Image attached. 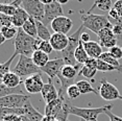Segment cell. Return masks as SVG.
<instances>
[{"instance_id":"3","label":"cell","mask_w":122,"mask_h":121,"mask_svg":"<svg viewBox=\"0 0 122 121\" xmlns=\"http://www.w3.org/2000/svg\"><path fill=\"white\" fill-rule=\"evenodd\" d=\"M85 27L82 26V24L80 25L75 32H73L70 37H69V44L68 46L66 47L65 50H63L61 52L62 54V59L64 60L66 65H71V66H77L80 64H77L75 56H74V53H75L76 48L78 47L79 43H80V35L84 31Z\"/></svg>"},{"instance_id":"45","label":"cell","mask_w":122,"mask_h":121,"mask_svg":"<svg viewBox=\"0 0 122 121\" xmlns=\"http://www.w3.org/2000/svg\"><path fill=\"white\" fill-rule=\"evenodd\" d=\"M24 0H14L13 2H10V4H13L14 6H16V7H20L22 5V2Z\"/></svg>"},{"instance_id":"25","label":"cell","mask_w":122,"mask_h":121,"mask_svg":"<svg viewBox=\"0 0 122 121\" xmlns=\"http://www.w3.org/2000/svg\"><path fill=\"white\" fill-rule=\"evenodd\" d=\"M37 32L38 38L43 41H49L52 35V34L49 31L48 27L41 21H37Z\"/></svg>"},{"instance_id":"43","label":"cell","mask_w":122,"mask_h":121,"mask_svg":"<svg viewBox=\"0 0 122 121\" xmlns=\"http://www.w3.org/2000/svg\"><path fill=\"white\" fill-rule=\"evenodd\" d=\"M109 18H111V19H113V20H115V21H116V20H118V19L120 18V16L118 15L117 10H116L113 7V9L109 12Z\"/></svg>"},{"instance_id":"13","label":"cell","mask_w":122,"mask_h":121,"mask_svg":"<svg viewBox=\"0 0 122 121\" xmlns=\"http://www.w3.org/2000/svg\"><path fill=\"white\" fill-rule=\"evenodd\" d=\"M64 65H65V62H64L63 59H53L49 60L43 68H41V71L47 74L48 78L53 79L57 77Z\"/></svg>"},{"instance_id":"2","label":"cell","mask_w":122,"mask_h":121,"mask_svg":"<svg viewBox=\"0 0 122 121\" xmlns=\"http://www.w3.org/2000/svg\"><path fill=\"white\" fill-rule=\"evenodd\" d=\"M36 38H32L28 35L22 28H18V34L14 40V46H15V52L14 53L17 55H26L30 56L34 53Z\"/></svg>"},{"instance_id":"22","label":"cell","mask_w":122,"mask_h":121,"mask_svg":"<svg viewBox=\"0 0 122 121\" xmlns=\"http://www.w3.org/2000/svg\"><path fill=\"white\" fill-rule=\"evenodd\" d=\"M31 60L40 69L43 68L44 66L50 60H49L48 54L45 53V52H43V51H41V50H35L34 53L31 54Z\"/></svg>"},{"instance_id":"8","label":"cell","mask_w":122,"mask_h":121,"mask_svg":"<svg viewBox=\"0 0 122 121\" xmlns=\"http://www.w3.org/2000/svg\"><path fill=\"white\" fill-rule=\"evenodd\" d=\"M29 97V95L25 94H12L0 97V108H24Z\"/></svg>"},{"instance_id":"34","label":"cell","mask_w":122,"mask_h":121,"mask_svg":"<svg viewBox=\"0 0 122 121\" xmlns=\"http://www.w3.org/2000/svg\"><path fill=\"white\" fill-rule=\"evenodd\" d=\"M97 70L101 71V72H110V71H117L115 67H113L112 65L105 63L104 60L100 59H97Z\"/></svg>"},{"instance_id":"7","label":"cell","mask_w":122,"mask_h":121,"mask_svg":"<svg viewBox=\"0 0 122 121\" xmlns=\"http://www.w3.org/2000/svg\"><path fill=\"white\" fill-rule=\"evenodd\" d=\"M98 93L102 99L107 101H112V100H117V99L122 100V95L119 92V90L113 84H111L107 81H105V79H102L100 81Z\"/></svg>"},{"instance_id":"37","label":"cell","mask_w":122,"mask_h":121,"mask_svg":"<svg viewBox=\"0 0 122 121\" xmlns=\"http://www.w3.org/2000/svg\"><path fill=\"white\" fill-rule=\"evenodd\" d=\"M39 50L45 52V53H47L49 55V54L51 53L53 50V48H52L51 46V43L49 42V41H42V43H41V46H40V49Z\"/></svg>"},{"instance_id":"32","label":"cell","mask_w":122,"mask_h":121,"mask_svg":"<svg viewBox=\"0 0 122 121\" xmlns=\"http://www.w3.org/2000/svg\"><path fill=\"white\" fill-rule=\"evenodd\" d=\"M17 9L18 7L14 6L10 3H0V14H2V15L13 17L16 14V12H17Z\"/></svg>"},{"instance_id":"30","label":"cell","mask_w":122,"mask_h":121,"mask_svg":"<svg viewBox=\"0 0 122 121\" xmlns=\"http://www.w3.org/2000/svg\"><path fill=\"white\" fill-rule=\"evenodd\" d=\"M16 56H17V54L13 53V55L10 56L6 62L3 63V64H0V85H2V79H3L4 75L7 72H10V65H12L13 60Z\"/></svg>"},{"instance_id":"6","label":"cell","mask_w":122,"mask_h":121,"mask_svg":"<svg viewBox=\"0 0 122 121\" xmlns=\"http://www.w3.org/2000/svg\"><path fill=\"white\" fill-rule=\"evenodd\" d=\"M21 7L28 14L29 17L42 22L45 12V5L40 0H24Z\"/></svg>"},{"instance_id":"23","label":"cell","mask_w":122,"mask_h":121,"mask_svg":"<svg viewBox=\"0 0 122 121\" xmlns=\"http://www.w3.org/2000/svg\"><path fill=\"white\" fill-rule=\"evenodd\" d=\"M22 29L24 30V32H26L28 35L32 38H38V32H37V20H35L34 18L29 17L24 25L22 26Z\"/></svg>"},{"instance_id":"41","label":"cell","mask_w":122,"mask_h":121,"mask_svg":"<svg viewBox=\"0 0 122 121\" xmlns=\"http://www.w3.org/2000/svg\"><path fill=\"white\" fill-rule=\"evenodd\" d=\"M105 115L110 118V121H122V118L119 116H116L112 111H107L105 112Z\"/></svg>"},{"instance_id":"51","label":"cell","mask_w":122,"mask_h":121,"mask_svg":"<svg viewBox=\"0 0 122 121\" xmlns=\"http://www.w3.org/2000/svg\"><path fill=\"white\" fill-rule=\"evenodd\" d=\"M7 1H9V2H10H10H13V1H14V0H7Z\"/></svg>"},{"instance_id":"26","label":"cell","mask_w":122,"mask_h":121,"mask_svg":"<svg viewBox=\"0 0 122 121\" xmlns=\"http://www.w3.org/2000/svg\"><path fill=\"white\" fill-rule=\"evenodd\" d=\"M74 56H75V60H76L77 64H80V65H84L89 59V55H88L87 51L85 50L84 43H82L81 41H80L78 47L76 48L75 53H74Z\"/></svg>"},{"instance_id":"42","label":"cell","mask_w":122,"mask_h":121,"mask_svg":"<svg viewBox=\"0 0 122 121\" xmlns=\"http://www.w3.org/2000/svg\"><path fill=\"white\" fill-rule=\"evenodd\" d=\"M113 7L117 10V13H118V15L120 16V18H122V0H117Z\"/></svg>"},{"instance_id":"14","label":"cell","mask_w":122,"mask_h":121,"mask_svg":"<svg viewBox=\"0 0 122 121\" xmlns=\"http://www.w3.org/2000/svg\"><path fill=\"white\" fill-rule=\"evenodd\" d=\"M41 94H42V97L46 104L59 98V90H56L52 79L48 78V82L44 85Z\"/></svg>"},{"instance_id":"46","label":"cell","mask_w":122,"mask_h":121,"mask_svg":"<svg viewBox=\"0 0 122 121\" xmlns=\"http://www.w3.org/2000/svg\"><path fill=\"white\" fill-rule=\"evenodd\" d=\"M41 2L44 4V5H47V4H50V3H52L53 1H55V0H40Z\"/></svg>"},{"instance_id":"39","label":"cell","mask_w":122,"mask_h":121,"mask_svg":"<svg viewBox=\"0 0 122 121\" xmlns=\"http://www.w3.org/2000/svg\"><path fill=\"white\" fill-rule=\"evenodd\" d=\"M113 32L116 35L118 41H122V26L118 25V24H114L113 26Z\"/></svg>"},{"instance_id":"4","label":"cell","mask_w":122,"mask_h":121,"mask_svg":"<svg viewBox=\"0 0 122 121\" xmlns=\"http://www.w3.org/2000/svg\"><path fill=\"white\" fill-rule=\"evenodd\" d=\"M113 109V104H107L99 108H79L71 104L70 114L79 117L85 121H95L100 114H105L107 111H111Z\"/></svg>"},{"instance_id":"5","label":"cell","mask_w":122,"mask_h":121,"mask_svg":"<svg viewBox=\"0 0 122 121\" xmlns=\"http://www.w3.org/2000/svg\"><path fill=\"white\" fill-rule=\"evenodd\" d=\"M14 72L18 74L20 77H24V76L28 77V76H31L34 74L40 73L41 69L32 62L30 56L19 55L18 63L14 68Z\"/></svg>"},{"instance_id":"36","label":"cell","mask_w":122,"mask_h":121,"mask_svg":"<svg viewBox=\"0 0 122 121\" xmlns=\"http://www.w3.org/2000/svg\"><path fill=\"white\" fill-rule=\"evenodd\" d=\"M110 53L112 54V55L115 57L116 60H121L122 59V47L121 46H119V45H116V46H114V47H112L110 49Z\"/></svg>"},{"instance_id":"21","label":"cell","mask_w":122,"mask_h":121,"mask_svg":"<svg viewBox=\"0 0 122 121\" xmlns=\"http://www.w3.org/2000/svg\"><path fill=\"white\" fill-rule=\"evenodd\" d=\"M22 82V79L21 77L16 74L15 72H7L6 74L4 75L3 79H2V84L5 85L6 87L9 88H17V87H20V84Z\"/></svg>"},{"instance_id":"33","label":"cell","mask_w":122,"mask_h":121,"mask_svg":"<svg viewBox=\"0 0 122 121\" xmlns=\"http://www.w3.org/2000/svg\"><path fill=\"white\" fill-rule=\"evenodd\" d=\"M97 69H94V68H90L86 65H82L81 69L79 70L78 72V76H84L86 78H93L95 76V74L97 73Z\"/></svg>"},{"instance_id":"38","label":"cell","mask_w":122,"mask_h":121,"mask_svg":"<svg viewBox=\"0 0 122 121\" xmlns=\"http://www.w3.org/2000/svg\"><path fill=\"white\" fill-rule=\"evenodd\" d=\"M0 25L1 26H14L13 25V18L10 17V16L0 14Z\"/></svg>"},{"instance_id":"20","label":"cell","mask_w":122,"mask_h":121,"mask_svg":"<svg viewBox=\"0 0 122 121\" xmlns=\"http://www.w3.org/2000/svg\"><path fill=\"white\" fill-rule=\"evenodd\" d=\"M24 110H25V116L29 118L31 121H43L44 115L38 112V110L32 106L29 100L26 101L25 106H24Z\"/></svg>"},{"instance_id":"48","label":"cell","mask_w":122,"mask_h":121,"mask_svg":"<svg viewBox=\"0 0 122 121\" xmlns=\"http://www.w3.org/2000/svg\"><path fill=\"white\" fill-rule=\"evenodd\" d=\"M55 1H56L57 3H60L61 5H62V4H66V3H68L69 0H55Z\"/></svg>"},{"instance_id":"12","label":"cell","mask_w":122,"mask_h":121,"mask_svg":"<svg viewBox=\"0 0 122 121\" xmlns=\"http://www.w3.org/2000/svg\"><path fill=\"white\" fill-rule=\"evenodd\" d=\"M97 38L99 40V44H100L101 47H105L111 49L112 47L117 45L118 40L116 38V35H114L113 29L112 28H103L97 34Z\"/></svg>"},{"instance_id":"15","label":"cell","mask_w":122,"mask_h":121,"mask_svg":"<svg viewBox=\"0 0 122 121\" xmlns=\"http://www.w3.org/2000/svg\"><path fill=\"white\" fill-rule=\"evenodd\" d=\"M49 42L51 43V46L53 48L54 51H60L62 52L63 50H65L66 47L69 44V37L67 35L64 34H57V32H54L52 34Z\"/></svg>"},{"instance_id":"35","label":"cell","mask_w":122,"mask_h":121,"mask_svg":"<svg viewBox=\"0 0 122 121\" xmlns=\"http://www.w3.org/2000/svg\"><path fill=\"white\" fill-rule=\"evenodd\" d=\"M80 94H81V93H80L78 87H77L75 84L72 85V86H70L67 89V97L69 98V99H71V100L77 98Z\"/></svg>"},{"instance_id":"17","label":"cell","mask_w":122,"mask_h":121,"mask_svg":"<svg viewBox=\"0 0 122 121\" xmlns=\"http://www.w3.org/2000/svg\"><path fill=\"white\" fill-rule=\"evenodd\" d=\"M82 65H77V66H71V65H64L59 75L64 77L67 81H74L75 78L78 76V72L81 69Z\"/></svg>"},{"instance_id":"10","label":"cell","mask_w":122,"mask_h":121,"mask_svg":"<svg viewBox=\"0 0 122 121\" xmlns=\"http://www.w3.org/2000/svg\"><path fill=\"white\" fill-rule=\"evenodd\" d=\"M23 84H24L25 90L29 94H38V93H41L44 85H45L43 82L42 76H41L40 73L34 74V75L26 77L25 81H23Z\"/></svg>"},{"instance_id":"29","label":"cell","mask_w":122,"mask_h":121,"mask_svg":"<svg viewBox=\"0 0 122 121\" xmlns=\"http://www.w3.org/2000/svg\"><path fill=\"white\" fill-rule=\"evenodd\" d=\"M12 94H24L23 90L20 87L17 88H9L5 85H0V97H4L7 95H12Z\"/></svg>"},{"instance_id":"11","label":"cell","mask_w":122,"mask_h":121,"mask_svg":"<svg viewBox=\"0 0 122 121\" xmlns=\"http://www.w3.org/2000/svg\"><path fill=\"white\" fill-rule=\"evenodd\" d=\"M50 26L54 32L68 35V32L70 31L72 26H73V21L66 16H61V17L55 18L51 22Z\"/></svg>"},{"instance_id":"27","label":"cell","mask_w":122,"mask_h":121,"mask_svg":"<svg viewBox=\"0 0 122 121\" xmlns=\"http://www.w3.org/2000/svg\"><path fill=\"white\" fill-rule=\"evenodd\" d=\"M75 85L78 87V89H79L81 94H90V93H94V94H96V95H99V93L94 89L93 86L91 85V82H89L88 81L81 79V81H78L77 82H75Z\"/></svg>"},{"instance_id":"9","label":"cell","mask_w":122,"mask_h":121,"mask_svg":"<svg viewBox=\"0 0 122 121\" xmlns=\"http://www.w3.org/2000/svg\"><path fill=\"white\" fill-rule=\"evenodd\" d=\"M61 16H64V10L62 5L57 3L56 1H53L50 4L45 5V12H44V18L42 22L47 26L49 24H51V22L55 18L61 17Z\"/></svg>"},{"instance_id":"40","label":"cell","mask_w":122,"mask_h":121,"mask_svg":"<svg viewBox=\"0 0 122 121\" xmlns=\"http://www.w3.org/2000/svg\"><path fill=\"white\" fill-rule=\"evenodd\" d=\"M84 65L88 66L90 68H94V69H97V59H93V57H89L88 60L85 63Z\"/></svg>"},{"instance_id":"31","label":"cell","mask_w":122,"mask_h":121,"mask_svg":"<svg viewBox=\"0 0 122 121\" xmlns=\"http://www.w3.org/2000/svg\"><path fill=\"white\" fill-rule=\"evenodd\" d=\"M0 31L2 32V35H4V38L6 40H12L17 35L18 28H16L15 26H1Z\"/></svg>"},{"instance_id":"24","label":"cell","mask_w":122,"mask_h":121,"mask_svg":"<svg viewBox=\"0 0 122 121\" xmlns=\"http://www.w3.org/2000/svg\"><path fill=\"white\" fill-rule=\"evenodd\" d=\"M113 3L112 0H95L94 1L93 5L91 6V9L88 10V14H92V10L95 9V7H98L100 10H103V12H107L109 13L111 10L113 9Z\"/></svg>"},{"instance_id":"16","label":"cell","mask_w":122,"mask_h":121,"mask_svg":"<svg viewBox=\"0 0 122 121\" xmlns=\"http://www.w3.org/2000/svg\"><path fill=\"white\" fill-rule=\"evenodd\" d=\"M65 98L64 96H59L57 99H55L51 102L47 103L45 106V116H49V117H56L60 114V112L63 109V104H64V100Z\"/></svg>"},{"instance_id":"47","label":"cell","mask_w":122,"mask_h":121,"mask_svg":"<svg viewBox=\"0 0 122 121\" xmlns=\"http://www.w3.org/2000/svg\"><path fill=\"white\" fill-rule=\"evenodd\" d=\"M5 40H6V39H5L4 35H2V32L0 31V45H2V44H3V43L5 42Z\"/></svg>"},{"instance_id":"19","label":"cell","mask_w":122,"mask_h":121,"mask_svg":"<svg viewBox=\"0 0 122 121\" xmlns=\"http://www.w3.org/2000/svg\"><path fill=\"white\" fill-rule=\"evenodd\" d=\"M12 18H13V25L16 28H22L24 23L29 19V15L20 6L17 9V12Z\"/></svg>"},{"instance_id":"53","label":"cell","mask_w":122,"mask_h":121,"mask_svg":"<svg viewBox=\"0 0 122 121\" xmlns=\"http://www.w3.org/2000/svg\"><path fill=\"white\" fill-rule=\"evenodd\" d=\"M95 121H98V120H95Z\"/></svg>"},{"instance_id":"1","label":"cell","mask_w":122,"mask_h":121,"mask_svg":"<svg viewBox=\"0 0 122 121\" xmlns=\"http://www.w3.org/2000/svg\"><path fill=\"white\" fill-rule=\"evenodd\" d=\"M80 19L82 22V26L85 28L91 30L94 34H98L103 28H113L114 24L109 20V17L104 15H95L80 12Z\"/></svg>"},{"instance_id":"44","label":"cell","mask_w":122,"mask_h":121,"mask_svg":"<svg viewBox=\"0 0 122 121\" xmlns=\"http://www.w3.org/2000/svg\"><path fill=\"white\" fill-rule=\"evenodd\" d=\"M80 41L82 43H87V42H90L91 39H90V35H89L87 32H82L81 35H80Z\"/></svg>"},{"instance_id":"18","label":"cell","mask_w":122,"mask_h":121,"mask_svg":"<svg viewBox=\"0 0 122 121\" xmlns=\"http://www.w3.org/2000/svg\"><path fill=\"white\" fill-rule=\"evenodd\" d=\"M84 47H85V50L87 51L89 57L99 59L101 54L103 53L100 44L98 42H95V41H90V42L84 43Z\"/></svg>"},{"instance_id":"49","label":"cell","mask_w":122,"mask_h":121,"mask_svg":"<svg viewBox=\"0 0 122 121\" xmlns=\"http://www.w3.org/2000/svg\"><path fill=\"white\" fill-rule=\"evenodd\" d=\"M115 24H118V25L122 26V18H119L118 20H116L115 21Z\"/></svg>"},{"instance_id":"28","label":"cell","mask_w":122,"mask_h":121,"mask_svg":"<svg viewBox=\"0 0 122 121\" xmlns=\"http://www.w3.org/2000/svg\"><path fill=\"white\" fill-rule=\"evenodd\" d=\"M100 60H104L105 63H107V64H110V65H112L113 67H115L116 69H117L118 72H122V65L119 63V60H116L115 57H114L112 54L110 53L109 51H107V52H103V53L100 55V57H99Z\"/></svg>"},{"instance_id":"50","label":"cell","mask_w":122,"mask_h":121,"mask_svg":"<svg viewBox=\"0 0 122 121\" xmlns=\"http://www.w3.org/2000/svg\"><path fill=\"white\" fill-rule=\"evenodd\" d=\"M22 121H31L29 119V118H27L25 115H23V116H22Z\"/></svg>"},{"instance_id":"52","label":"cell","mask_w":122,"mask_h":121,"mask_svg":"<svg viewBox=\"0 0 122 121\" xmlns=\"http://www.w3.org/2000/svg\"><path fill=\"white\" fill-rule=\"evenodd\" d=\"M80 121H85V120H82V119H81V120H80Z\"/></svg>"}]
</instances>
